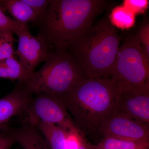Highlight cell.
Wrapping results in <instances>:
<instances>
[{"label":"cell","instance_id":"obj_2","mask_svg":"<svg viewBox=\"0 0 149 149\" xmlns=\"http://www.w3.org/2000/svg\"><path fill=\"white\" fill-rule=\"evenodd\" d=\"M116 83L110 78H85L68 92L56 96L69 111L84 136L100 133L105 120L114 111Z\"/></svg>","mask_w":149,"mask_h":149},{"label":"cell","instance_id":"obj_12","mask_svg":"<svg viewBox=\"0 0 149 149\" xmlns=\"http://www.w3.org/2000/svg\"><path fill=\"white\" fill-rule=\"evenodd\" d=\"M27 122L34 125L39 130L51 149H68V132L63 128L55 124L41 120Z\"/></svg>","mask_w":149,"mask_h":149},{"label":"cell","instance_id":"obj_4","mask_svg":"<svg viewBox=\"0 0 149 149\" xmlns=\"http://www.w3.org/2000/svg\"><path fill=\"white\" fill-rule=\"evenodd\" d=\"M86 78L76 62L66 51H51L45 63L29 79L21 82L31 95H63Z\"/></svg>","mask_w":149,"mask_h":149},{"label":"cell","instance_id":"obj_8","mask_svg":"<svg viewBox=\"0 0 149 149\" xmlns=\"http://www.w3.org/2000/svg\"><path fill=\"white\" fill-rule=\"evenodd\" d=\"M149 125L114 111L101 126L100 133L131 141H149Z\"/></svg>","mask_w":149,"mask_h":149},{"label":"cell","instance_id":"obj_7","mask_svg":"<svg viewBox=\"0 0 149 149\" xmlns=\"http://www.w3.org/2000/svg\"><path fill=\"white\" fill-rule=\"evenodd\" d=\"M114 111L149 125V84L136 86L116 83Z\"/></svg>","mask_w":149,"mask_h":149},{"label":"cell","instance_id":"obj_9","mask_svg":"<svg viewBox=\"0 0 149 149\" xmlns=\"http://www.w3.org/2000/svg\"><path fill=\"white\" fill-rule=\"evenodd\" d=\"M15 34L19 39L15 55L25 69L32 73L38 65L47 60L51 51L42 40L30 33L27 25Z\"/></svg>","mask_w":149,"mask_h":149},{"label":"cell","instance_id":"obj_14","mask_svg":"<svg viewBox=\"0 0 149 149\" xmlns=\"http://www.w3.org/2000/svg\"><path fill=\"white\" fill-rule=\"evenodd\" d=\"M88 149H149V141H131L104 136L97 144L87 142Z\"/></svg>","mask_w":149,"mask_h":149},{"label":"cell","instance_id":"obj_16","mask_svg":"<svg viewBox=\"0 0 149 149\" xmlns=\"http://www.w3.org/2000/svg\"><path fill=\"white\" fill-rule=\"evenodd\" d=\"M32 73L26 69L11 67L0 62V78L24 82L29 79Z\"/></svg>","mask_w":149,"mask_h":149},{"label":"cell","instance_id":"obj_22","mask_svg":"<svg viewBox=\"0 0 149 149\" xmlns=\"http://www.w3.org/2000/svg\"><path fill=\"white\" fill-rule=\"evenodd\" d=\"M77 149H88L87 146V142L84 139V136L82 137L79 146L78 147Z\"/></svg>","mask_w":149,"mask_h":149},{"label":"cell","instance_id":"obj_10","mask_svg":"<svg viewBox=\"0 0 149 149\" xmlns=\"http://www.w3.org/2000/svg\"><path fill=\"white\" fill-rule=\"evenodd\" d=\"M32 97L21 82H18L11 92L0 99V127L13 116L24 113Z\"/></svg>","mask_w":149,"mask_h":149},{"label":"cell","instance_id":"obj_17","mask_svg":"<svg viewBox=\"0 0 149 149\" xmlns=\"http://www.w3.org/2000/svg\"><path fill=\"white\" fill-rule=\"evenodd\" d=\"M25 25L27 24L19 23L6 15L5 11L0 5V30L10 31L16 34Z\"/></svg>","mask_w":149,"mask_h":149},{"label":"cell","instance_id":"obj_11","mask_svg":"<svg viewBox=\"0 0 149 149\" xmlns=\"http://www.w3.org/2000/svg\"><path fill=\"white\" fill-rule=\"evenodd\" d=\"M6 133L13 138L24 149H51L47 142L39 130L34 125L24 121L17 128L6 125L3 127Z\"/></svg>","mask_w":149,"mask_h":149},{"label":"cell","instance_id":"obj_6","mask_svg":"<svg viewBox=\"0 0 149 149\" xmlns=\"http://www.w3.org/2000/svg\"><path fill=\"white\" fill-rule=\"evenodd\" d=\"M24 112L25 121L39 120L55 124L68 132L75 126L65 108L55 96L46 93L32 96Z\"/></svg>","mask_w":149,"mask_h":149},{"label":"cell","instance_id":"obj_18","mask_svg":"<svg viewBox=\"0 0 149 149\" xmlns=\"http://www.w3.org/2000/svg\"><path fill=\"white\" fill-rule=\"evenodd\" d=\"M123 6L128 8L135 15L145 12L148 8V0H124Z\"/></svg>","mask_w":149,"mask_h":149},{"label":"cell","instance_id":"obj_19","mask_svg":"<svg viewBox=\"0 0 149 149\" xmlns=\"http://www.w3.org/2000/svg\"><path fill=\"white\" fill-rule=\"evenodd\" d=\"M37 15L38 19H40L45 14L49 1L47 0H23Z\"/></svg>","mask_w":149,"mask_h":149},{"label":"cell","instance_id":"obj_1","mask_svg":"<svg viewBox=\"0 0 149 149\" xmlns=\"http://www.w3.org/2000/svg\"><path fill=\"white\" fill-rule=\"evenodd\" d=\"M49 1L45 14L34 23L51 52L66 51L108 5L105 0Z\"/></svg>","mask_w":149,"mask_h":149},{"label":"cell","instance_id":"obj_21","mask_svg":"<svg viewBox=\"0 0 149 149\" xmlns=\"http://www.w3.org/2000/svg\"><path fill=\"white\" fill-rule=\"evenodd\" d=\"M15 143L13 138L0 127V149H10Z\"/></svg>","mask_w":149,"mask_h":149},{"label":"cell","instance_id":"obj_5","mask_svg":"<svg viewBox=\"0 0 149 149\" xmlns=\"http://www.w3.org/2000/svg\"><path fill=\"white\" fill-rule=\"evenodd\" d=\"M109 78L132 86L149 84V57L136 35L126 38L119 47Z\"/></svg>","mask_w":149,"mask_h":149},{"label":"cell","instance_id":"obj_13","mask_svg":"<svg viewBox=\"0 0 149 149\" xmlns=\"http://www.w3.org/2000/svg\"><path fill=\"white\" fill-rule=\"evenodd\" d=\"M0 5L19 23L27 24L38 19L36 13L23 0H0Z\"/></svg>","mask_w":149,"mask_h":149},{"label":"cell","instance_id":"obj_3","mask_svg":"<svg viewBox=\"0 0 149 149\" xmlns=\"http://www.w3.org/2000/svg\"><path fill=\"white\" fill-rule=\"evenodd\" d=\"M120 44L117 30L105 17L93 23L66 52L86 78H109Z\"/></svg>","mask_w":149,"mask_h":149},{"label":"cell","instance_id":"obj_20","mask_svg":"<svg viewBox=\"0 0 149 149\" xmlns=\"http://www.w3.org/2000/svg\"><path fill=\"white\" fill-rule=\"evenodd\" d=\"M147 56L149 57V23L145 22L136 35Z\"/></svg>","mask_w":149,"mask_h":149},{"label":"cell","instance_id":"obj_15","mask_svg":"<svg viewBox=\"0 0 149 149\" xmlns=\"http://www.w3.org/2000/svg\"><path fill=\"white\" fill-rule=\"evenodd\" d=\"M136 15L123 5L117 6L112 10L109 19L115 27L122 29H130L135 23Z\"/></svg>","mask_w":149,"mask_h":149}]
</instances>
